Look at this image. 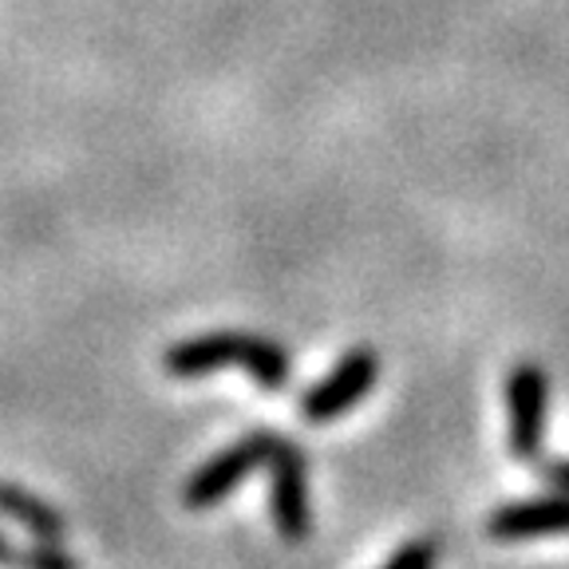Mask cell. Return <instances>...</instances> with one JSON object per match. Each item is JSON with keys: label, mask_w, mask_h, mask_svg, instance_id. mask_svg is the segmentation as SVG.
Wrapping results in <instances>:
<instances>
[{"label": "cell", "mask_w": 569, "mask_h": 569, "mask_svg": "<svg viewBox=\"0 0 569 569\" xmlns=\"http://www.w3.org/2000/svg\"><path fill=\"white\" fill-rule=\"evenodd\" d=\"M273 447H277V436L261 427V431H249V436H241L238 443H230L218 455H210V459H206L202 467L187 479V487H182V507L187 510L218 507V502L230 498L233 490L249 479V475L258 471V467H269Z\"/></svg>", "instance_id": "cell-1"}, {"label": "cell", "mask_w": 569, "mask_h": 569, "mask_svg": "<svg viewBox=\"0 0 569 569\" xmlns=\"http://www.w3.org/2000/svg\"><path fill=\"white\" fill-rule=\"evenodd\" d=\"M380 356L372 352L368 345H356L340 356L337 365L329 368L325 380H317L312 388H305L301 396V419L305 423H337L340 416L356 408L365 400L368 391L376 388L380 380Z\"/></svg>", "instance_id": "cell-2"}, {"label": "cell", "mask_w": 569, "mask_h": 569, "mask_svg": "<svg viewBox=\"0 0 569 569\" xmlns=\"http://www.w3.org/2000/svg\"><path fill=\"white\" fill-rule=\"evenodd\" d=\"M269 515L289 546L309 542L312 507H309V459L297 439H281L269 455Z\"/></svg>", "instance_id": "cell-3"}, {"label": "cell", "mask_w": 569, "mask_h": 569, "mask_svg": "<svg viewBox=\"0 0 569 569\" xmlns=\"http://www.w3.org/2000/svg\"><path fill=\"white\" fill-rule=\"evenodd\" d=\"M510 411V455L518 462H538L546 447V419H550V376L533 360H518L507 376Z\"/></svg>", "instance_id": "cell-4"}, {"label": "cell", "mask_w": 569, "mask_h": 569, "mask_svg": "<svg viewBox=\"0 0 569 569\" xmlns=\"http://www.w3.org/2000/svg\"><path fill=\"white\" fill-rule=\"evenodd\" d=\"M249 340H253V332H233V329L174 340V345L162 352V368H167V376H174V380H202V376H213L233 365L246 368Z\"/></svg>", "instance_id": "cell-5"}, {"label": "cell", "mask_w": 569, "mask_h": 569, "mask_svg": "<svg viewBox=\"0 0 569 569\" xmlns=\"http://www.w3.org/2000/svg\"><path fill=\"white\" fill-rule=\"evenodd\" d=\"M487 533L495 542H533V538L569 533V495L502 502V507L490 510Z\"/></svg>", "instance_id": "cell-6"}, {"label": "cell", "mask_w": 569, "mask_h": 569, "mask_svg": "<svg viewBox=\"0 0 569 569\" xmlns=\"http://www.w3.org/2000/svg\"><path fill=\"white\" fill-rule=\"evenodd\" d=\"M0 515L32 533L36 542H68V518L48 498L32 495L17 482H0Z\"/></svg>", "instance_id": "cell-7"}, {"label": "cell", "mask_w": 569, "mask_h": 569, "mask_svg": "<svg viewBox=\"0 0 569 569\" xmlns=\"http://www.w3.org/2000/svg\"><path fill=\"white\" fill-rule=\"evenodd\" d=\"M246 372L261 391H284L289 383H293V356L284 352L277 340L258 337V332H253V340H249V356H246Z\"/></svg>", "instance_id": "cell-8"}, {"label": "cell", "mask_w": 569, "mask_h": 569, "mask_svg": "<svg viewBox=\"0 0 569 569\" xmlns=\"http://www.w3.org/2000/svg\"><path fill=\"white\" fill-rule=\"evenodd\" d=\"M17 569H83V561L68 550L63 542H28L24 550H17Z\"/></svg>", "instance_id": "cell-9"}, {"label": "cell", "mask_w": 569, "mask_h": 569, "mask_svg": "<svg viewBox=\"0 0 569 569\" xmlns=\"http://www.w3.org/2000/svg\"><path fill=\"white\" fill-rule=\"evenodd\" d=\"M439 553H443V546H439L436 533H419V538H411V542H403L400 550L391 553L380 569H436Z\"/></svg>", "instance_id": "cell-10"}, {"label": "cell", "mask_w": 569, "mask_h": 569, "mask_svg": "<svg viewBox=\"0 0 569 569\" xmlns=\"http://www.w3.org/2000/svg\"><path fill=\"white\" fill-rule=\"evenodd\" d=\"M542 482L546 487H553L558 495H569V459H550V462H542Z\"/></svg>", "instance_id": "cell-11"}, {"label": "cell", "mask_w": 569, "mask_h": 569, "mask_svg": "<svg viewBox=\"0 0 569 569\" xmlns=\"http://www.w3.org/2000/svg\"><path fill=\"white\" fill-rule=\"evenodd\" d=\"M12 561H17V546H12L9 538L0 533V566H12Z\"/></svg>", "instance_id": "cell-12"}]
</instances>
